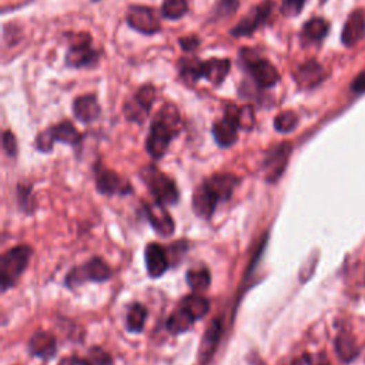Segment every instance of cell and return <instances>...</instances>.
I'll use <instances>...</instances> for the list:
<instances>
[{"label": "cell", "instance_id": "6da1fadb", "mask_svg": "<svg viewBox=\"0 0 365 365\" xmlns=\"http://www.w3.org/2000/svg\"><path fill=\"white\" fill-rule=\"evenodd\" d=\"M183 128V121L177 106L164 104L150 126V133L146 140L147 153L155 160H160L167 153L168 146Z\"/></svg>", "mask_w": 365, "mask_h": 365}, {"label": "cell", "instance_id": "7a4b0ae2", "mask_svg": "<svg viewBox=\"0 0 365 365\" xmlns=\"http://www.w3.org/2000/svg\"><path fill=\"white\" fill-rule=\"evenodd\" d=\"M239 179L233 175H216L204 180L193 195V208L201 219H210L220 201L233 196Z\"/></svg>", "mask_w": 365, "mask_h": 365}, {"label": "cell", "instance_id": "3957f363", "mask_svg": "<svg viewBox=\"0 0 365 365\" xmlns=\"http://www.w3.org/2000/svg\"><path fill=\"white\" fill-rule=\"evenodd\" d=\"M239 61H241V66L250 73L254 83L260 89H271L280 81V73L274 64L270 60L260 57L251 49H241L239 53Z\"/></svg>", "mask_w": 365, "mask_h": 365}, {"label": "cell", "instance_id": "277c9868", "mask_svg": "<svg viewBox=\"0 0 365 365\" xmlns=\"http://www.w3.org/2000/svg\"><path fill=\"white\" fill-rule=\"evenodd\" d=\"M140 177L148 187L152 196L156 199V203L163 206L177 203L180 195L175 180H171L156 166L150 164L143 167L140 171Z\"/></svg>", "mask_w": 365, "mask_h": 365}, {"label": "cell", "instance_id": "5b68a950", "mask_svg": "<svg viewBox=\"0 0 365 365\" xmlns=\"http://www.w3.org/2000/svg\"><path fill=\"white\" fill-rule=\"evenodd\" d=\"M30 255L32 248L29 246H17L3 254L2 263H0V284H2V291H6L16 284L20 275L25 273Z\"/></svg>", "mask_w": 365, "mask_h": 365}, {"label": "cell", "instance_id": "8992f818", "mask_svg": "<svg viewBox=\"0 0 365 365\" xmlns=\"http://www.w3.org/2000/svg\"><path fill=\"white\" fill-rule=\"evenodd\" d=\"M100 53L92 48L89 33H76L70 36V48L66 53V64L72 69L90 68L99 61Z\"/></svg>", "mask_w": 365, "mask_h": 365}, {"label": "cell", "instance_id": "52a82bcc", "mask_svg": "<svg viewBox=\"0 0 365 365\" xmlns=\"http://www.w3.org/2000/svg\"><path fill=\"white\" fill-rule=\"evenodd\" d=\"M156 100V88L153 84H144L136 92V95L124 103L123 112L128 121L141 124L152 110Z\"/></svg>", "mask_w": 365, "mask_h": 365}, {"label": "cell", "instance_id": "ba28073f", "mask_svg": "<svg viewBox=\"0 0 365 365\" xmlns=\"http://www.w3.org/2000/svg\"><path fill=\"white\" fill-rule=\"evenodd\" d=\"M126 21L133 30L144 36H153L161 30V23L157 12L148 6H130L126 14Z\"/></svg>", "mask_w": 365, "mask_h": 365}, {"label": "cell", "instance_id": "9c48e42d", "mask_svg": "<svg viewBox=\"0 0 365 365\" xmlns=\"http://www.w3.org/2000/svg\"><path fill=\"white\" fill-rule=\"evenodd\" d=\"M274 9L273 0H264L260 5L254 6L247 16H244L239 25H235L231 30L230 34L233 37H248L254 32L259 30L263 25L267 23V20L270 19L271 13Z\"/></svg>", "mask_w": 365, "mask_h": 365}, {"label": "cell", "instance_id": "30bf717a", "mask_svg": "<svg viewBox=\"0 0 365 365\" xmlns=\"http://www.w3.org/2000/svg\"><path fill=\"white\" fill-rule=\"evenodd\" d=\"M112 270L101 259H93L81 267H76L66 278V284L72 288L84 282H107L112 277Z\"/></svg>", "mask_w": 365, "mask_h": 365}, {"label": "cell", "instance_id": "8fae6325", "mask_svg": "<svg viewBox=\"0 0 365 365\" xmlns=\"http://www.w3.org/2000/svg\"><path fill=\"white\" fill-rule=\"evenodd\" d=\"M293 146L288 141H284L273 147L267 153L266 161H264V175L267 181L274 183L282 177L284 170L287 168V163L291 155Z\"/></svg>", "mask_w": 365, "mask_h": 365}, {"label": "cell", "instance_id": "7c38bea8", "mask_svg": "<svg viewBox=\"0 0 365 365\" xmlns=\"http://www.w3.org/2000/svg\"><path fill=\"white\" fill-rule=\"evenodd\" d=\"M97 190L103 195L124 196L132 193V186L127 180L121 179L116 171L101 168L97 173Z\"/></svg>", "mask_w": 365, "mask_h": 365}, {"label": "cell", "instance_id": "4fadbf2b", "mask_svg": "<svg viewBox=\"0 0 365 365\" xmlns=\"http://www.w3.org/2000/svg\"><path fill=\"white\" fill-rule=\"evenodd\" d=\"M221 319L220 318H214L207 331L204 333V337L201 339V344H200V351H199V359L201 365H207L214 354L217 351L219 347V342H220V337H221Z\"/></svg>", "mask_w": 365, "mask_h": 365}, {"label": "cell", "instance_id": "5bb4252c", "mask_svg": "<svg viewBox=\"0 0 365 365\" xmlns=\"http://www.w3.org/2000/svg\"><path fill=\"white\" fill-rule=\"evenodd\" d=\"M73 115L84 124L97 120L101 115V107L97 101V97L95 95H83L76 97L73 101Z\"/></svg>", "mask_w": 365, "mask_h": 365}, {"label": "cell", "instance_id": "9a60e30c", "mask_svg": "<svg viewBox=\"0 0 365 365\" xmlns=\"http://www.w3.org/2000/svg\"><path fill=\"white\" fill-rule=\"evenodd\" d=\"M144 259H146L147 273L152 278L161 277L167 271L170 264L166 250L157 243H152L146 247Z\"/></svg>", "mask_w": 365, "mask_h": 365}, {"label": "cell", "instance_id": "2e32d148", "mask_svg": "<svg viewBox=\"0 0 365 365\" xmlns=\"http://www.w3.org/2000/svg\"><path fill=\"white\" fill-rule=\"evenodd\" d=\"M148 221L152 223L153 228L160 234L167 237L175 233V221L171 219L168 211L164 208L163 204H150L146 207Z\"/></svg>", "mask_w": 365, "mask_h": 365}, {"label": "cell", "instance_id": "e0dca14e", "mask_svg": "<svg viewBox=\"0 0 365 365\" xmlns=\"http://www.w3.org/2000/svg\"><path fill=\"white\" fill-rule=\"evenodd\" d=\"M364 34H365V14L364 12L357 10L351 13V16L347 19L344 29H342L341 40L346 46L353 48L359 40H362Z\"/></svg>", "mask_w": 365, "mask_h": 365}, {"label": "cell", "instance_id": "ac0fdd59", "mask_svg": "<svg viewBox=\"0 0 365 365\" xmlns=\"http://www.w3.org/2000/svg\"><path fill=\"white\" fill-rule=\"evenodd\" d=\"M324 69L321 64L310 60L302 64L295 72V81L302 89H313L324 79Z\"/></svg>", "mask_w": 365, "mask_h": 365}, {"label": "cell", "instance_id": "d6986e66", "mask_svg": "<svg viewBox=\"0 0 365 365\" xmlns=\"http://www.w3.org/2000/svg\"><path fill=\"white\" fill-rule=\"evenodd\" d=\"M29 353L33 357L43 358V359H50L55 357L57 348H56V339L50 333L46 331H39L36 333L30 341H29Z\"/></svg>", "mask_w": 365, "mask_h": 365}, {"label": "cell", "instance_id": "ffe728a7", "mask_svg": "<svg viewBox=\"0 0 365 365\" xmlns=\"http://www.w3.org/2000/svg\"><path fill=\"white\" fill-rule=\"evenodd\" d=\"M231 69V61L228 59L213 57L203 60V79L210 81L213 86H220L228 76Z\"/></svg>", "mask_w": 365, "mask_h": 365}, {"label": "cell", "instance_id": "44dd1931", "mask_svg": "<svg viewBox=\"0 0 365 365\" xmlns=\"http://www.w3.org/2000/svg\"><path fill=\"white\" fill-rule=\"evenodd\" d=\"M211 132L214 140L223 148L231 147L239 139V126L226 117L214 123Z\"/></svg>", "mask_w": 365, "mask_h": 365}, {"label": "cell", "instance_id": "7402d4cb", "mask_svg": "<svg viewBox=\"0 0 365 365\" xmlns=\"http://www.w3.org/2000/svg\"><path fill=\"white\" fill-rule=\"evenodd\" d=\"M179 75L186 84H196L203 79V60L197 57H181L179 60Z\"/></svg>", "mask_w": 365, "mask_h": 365}, {"label": "cell", "instance_id": "603a6c76", "mask_svg": "<svg viewBox=\"0 0 365 365\" xmlns=\"http://www.w3.org/2000/svg\"><path fill=\"white\" fill-rule=\"evenodd\" d=\"M49 135L52 136L53 141L70 144V146H77L81 140V135L79 133L77 128L73 126L70 121H61L56 126H52L48 128Z\"/></svg>", "mask_w": 365, "mask_h": 365}, {"label": "cell", "instance_id": "cb8c5ba5", "mask_svg": "<svg viewBox=\"0 0 365 365\" xmlns=\"http://www.w3.org/2000/svg\"><path fill=\"white\" fill-rule=\"evenodd\" d=\"M335 353L341 361L351 362L359 354V348L353 335L341 333L335 339Z\"/></svg>", "mask_w": 365, "mask_h": 365}, {"label": "cell", "instance_id": "d4e9b609", "mask_svg": "<svg viewBox=\"0 0 365 365\" xmlns=\"http://www.w3.org/2000/svg\"><path fill=\"white\" fill-rule=\"evenodd\" d=\"M180 307L183 310H186L193 318L197 321V319L203 318L208 313L210 303H208L207 298H204L200 294L195 293V294L184 297L183 302L180 303Z\"/></svg>", "mask_w": 365, "mask_h": 365}, {"label": "cell", "instance_id": "484cf974", "mask_svg": "<svg viewBox=\"0 0 365 365\" xmlns=\"http://www.w3.org/2000/svg\"><path fill=\"white\" fill-rule=\"evenodd\" d=\"M186 280L187 284L190 286V288L200 294L203 291H206L210 287L211 283V275L208 268L203 267V268H193L190 271H187L186 274Z\"/></svg>", "mask_w": 365, "mask_h": 365}, {"label": "cell", "instance_id": "4316f807", "mask_svg": "<svg viewBox=\"0 0 365 365\" xmlns=\"http://www.w3.org/2000/svg\"><path fill=\"white\" fill-rule=\"evenodd\" d=\"M195 318H193L186 310L179 307L173 314L170 315L167 321V330L173 334H181L190 330V327L195 323Z\"/></svg>", "mask_w": 365, "mask_h": 365}, {"label": "cell", "instance_id": "83f0119b", "mask_svg": "<svg viewBox=\"0 0 365 365\" xmlns=\"http://www.w3.org/2000/svg\"><path fill=\"white\" fill-rule=\"evenodd\" d=\"M328 32V23L321 17L310 19L303 28V39L307 41H319L323 37H326Z\"/></svg>", "mask_w": 365, "mask_h": 365}, {"label": "cell", "instance_id": "f1b7e54d", "mask_svg": "<svg viewBox=\"0 0 365 365\" xmlns=\"http://www.w3.org/2000/svg\"><path fill=\"white\" fill-rule=\"evenodd\" d=\"M147 319V310L140 303H135L127 313V330L130 333H140Z\"/></svg>", "mask_w": 365, "mask_h": 365}, {"label": "cell", "instance_id": "f546056e", "mask_svg": "<svg viewBox=\"0 0 365 365\" xmlns=\"http://www.w3.org/2000/svg\"><path fill=\"white\" fill-rule=\"evenodd\" d=\"M188 10L187 0H163L161 16L168 20H179Z\"/></svg>", "mask_w": 365, "mask_h": 365}, {"label": "cell", "instance_id": "4dcf8cb0", "mask_svg": "<svg viewBox=\"0 0 365 365\" xmlns=\"http://www.w3.org/2000/svg\"><path fill=\"white\" fill-rule=\"evenodd\" d=\"M297 124L298 116L291 110L282 112L274 119V127L278 133H290L297 127Z\"/></svg>", "mask_w": 365, "mask_h": 365}, {"label": "cell", "instance_id": "1f68e13d", "mask_svg": "<svg viewBox=\"0 0 365 365\" xmlns=\"http://www.w3.org/2000/svg\"><path fill=\"white\" fill-rule=\"evenodd\" d=\"M240 8V0H219L213 9L214 19H224L233 16Z\"/></svg>", "mask_w": 365, "mask_h": 365}, {"label": "cell", "instance_id": "d6a6232c", "mask_svg": "<svg viewBox=\"0 0 365 365\" xmlns=\"http://www.w3.org/2000/svg\"><path fill=\"white\" fill-rule=\"evenodd\" d=\"M237 123L240 130H246V132L253 130V127L255 124V113H254V107L251 104H244L240 107Z\"/></svg>", "mask_w": 365, "mask_h": 365}, {"label": "cell", "instance_id": "836d02e7", "mask_svg": "<svg viewBox=\"0 0 365 365\" xmlns=\"http://www.w3.org/2000/svg\"><path fill=\"white\" fill-rule=\"evenodd\" d=\"M84 362L86 365H113V359L110 354L99 347H95L89 351L88 357L84 358Z\"/></svg>", "mask_w": 365, "mask_h": 365}, {"label": "cell", "instance_id": "e575fe53", "mask_svg": "<svg viewBox=\"0 0 365 365\" xmlns=\"http://www.w3.org/2000/svg\"><path fill=\"white\" fill-rule=\"evenodd\" d=\"M307 0H282V13L287 17H293L302 13Z\"/></svg>", "mask_w": 365, "mask_h": 365}, {"label": "cell", "instance_id": "d590c367", "mask_svg": "<svg viewBox=\"0 0 365 365\" xmlns=\"http://www.w3.org/2000/svg\"><path fill=\"white\" fill-rule=\"evenodd\" d=\"M53 144H55V141H53V139L48 130L41 132L36 139V148L39 150V152H43V153L52 152Z\"/></svg>", "mask_w": 365, "mask_h": 365}, {"label": "cell", "instance_id": "8d00e7d4", "mask_svg": "<svg viewBox=\"0 0 365 365\" xmlns=\"http://www.w3.org/2000/svg\"><path fill=\"white\" fill-rule=\"evenodd\" d=\"M179 45H180L181 50L186 53L195 52L200 46V37L196 34H190V36L181 37V39H179Z\"/></svg>", "mask_w": 365, "mask_h": 365}, {"label": "cell", "instance_id": "74e56055", "mask_svg": "<svg viewBox=\"0 0 365 365\" xmlns=\"http://www.w3.org/2000/svg\"><path fill=\"white\" fill-rule=\"evenodd\" d=\"M3 148L10 157H14L17 155V140L10 130H6L3 133Z\"/></svg>", "mask_w": 365, "mask_h": 365}, {"label": "cell", "instance_id": "f35d334b", "mask_svg": "<svg viewBox=\"0 0 365 365\" xmlns=\"http://www.w3.org/2000/svg\"><path fill=\"white\" fill-rule=\"evenodd\" d=\"M353 90L357 93H364L365 92V70L355 77L353 81Z\"/></svg>", "mask_w": 365, "mask_h": 365}, {"label": "cell", "instance_id": "ab89813d", "mask_svg": "<svg viewBox=\"0 0 365 365\" xmlns=\"http://www.w3.org/2000/svg\"><path fill=\"white\" fill-rule=\"evenodd\" d=\"M59 365H86L84 359H79L76 357H68V358H63Z\"/></svg>", "mask_w": 365, "mask_h": 365}, {"label": "cell", "instance_id": "60d3db41", "mask_svg": "<svg viewBox=\"0 0 365 365\" xmlns=\"http://www.w3.org/2000/svg\"><path fill=\"white\" fill-rule=\"evenodd\" d=\"M317 365H330V364H328L326 359H321V361H319Z\"/></svg>", "mask_w": 365, "mask_h": 365}, {"label": "cell", "instance_id": "b9f144b4", "mask_svg": "<svg viewBox=\"0 0 365 365\" xmlns=\"http://www.w3.org/2000/svg\"><path fill=\"white\" fill-rule=\"evenodd\" d=\"M93 2H99V0H93Z\"/></svg>", "mask_w": 365, "mask_h": 365}]
</instances>
